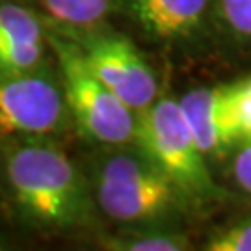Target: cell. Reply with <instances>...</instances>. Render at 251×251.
Here are the masks:
<instances>
[{
	"label": "cell",
	"mask_w": 251,
	"mask_h": 251,
	"mask_svg": "<svg viewBox=\"0 0 251 251\" xmlns=\"http://www.w3.org/2000/svg\"><path fill=\"white\" fill-rule=\"evenodd\" d=\"M6 175L15 203L30 222L52 229L91 224L93 203L86 179L56 145L34 142L9 149Z\"/></svg>",
	"instance_id": "1"
},
{
	"label": "cell",
	"mask_w": 251,
	"mask_h": 251,
	"mask_svg": "<svg viewBox=\"0 0 251 251\" xmlns=\"http://www.w3.org/2000/svg\"><path fill=\"white\" fill-rule=\"evenodd\" d=\"M138 147L160 168L180 194L194 199L214 196V180L177 100L164 97L136 114Z\"/></svg>",
	"instance_id": "2"
},
{
	"label": "cell",
	"mask_w": 251,
	"mask_h": 251,
	"mask_svg": "<svg viewBox=\"0 0 251 251\" xmlns=\"http://www.w3.org/2000/svg\"><path fill=\"white\" fill-rule=\"evenodd\" d=\"M93 190L100 210L123 224L162 218L173 208L180 194L142 149L102 158L95 170Z\"/></svg>",
	"instance_id": "3"
},
{
	"label": "cell",
	"mask_w": 251,
	"mask_h": 251,
	"mask_svg": "<svg viewBox=\"0 0 251 251\" xmlns=\"http://www.w3.org/2000/svg\"><path fill=\"white\" fill-rule=\"evenodd\" d=\"M62 69L65 102L84 136L104 145H125L136 138V112L93 73L80 45L50 37Z\"/></svg>",
	"instance_id": "4"
},
{
	"label": "cell",
	"mask_w": 251,
	"mask_h": 251,
	"mask_svg": "<svg viewBox=\"0 0 251 251\" xmlns=\"http://www.w3.org/2000/svg\"><path fill=\"white\" fill-rule=\"evenodd\" d=\"M63 88L47 71H0V132L45 136L67 123Z\"/></svg>",
	"instance_id": "5"
},
{
	"label": "cell",
	"mask_w": 251,
	"mask_h": 251,
	"mask_svg": "<svg viewBox=\"0 0 251 251\" xmlns=\"http://www.w3.org/2000/svg\"><path fill=\"white\" fill-rule=\"evenodd\" d=\"M80 49L93 73L136 114L156 100V76L130 39L121 34L95 36Z\"/></svg>",
	"instance_id": "6"
},
{
	"label": "cell",
	"mask_w": 251,
	"mask_h": 251,
	"mask_svg": "<svg viewBox=\"0 0 251 251\" xmlns=\"http://www.w3.org/2000/svg\"><path fill=\"white\" fill-rule=\"evenodd\" d=\"M180 110L205 156H227L240 142L229 86L196 88L182 95Z\"/></svg>",
	"instance_id": "7"
},
{
	"label": "cell",
	"mask_w": 251,
	"mask_h": 251,
	"mask_svg": "<svg viewBox=\"0 0 251 251\" xmlns=\"http://www.w3.org/2000/svg\"><path fill=\"white\" fill-rule=\"evenodd\" d=\"M136 25L158 41H182L205 25L212 0H125Z\"/></svg>",
	"instance_id": "8"
},
{
	"label": "cell",
	"mask_w": 251,
	"mask_h": 251,
	"mask_svg": "<svg viewBox=\"0 0 251 251\" xmlns=\"http://www.w3.org/2000/svg\"><path fill=\"white\" fill-rule=\"evenodd\" d=\"M43 37L37 15L15 2L0 4V45L15 41H37Z\"/></svg>",
	"instance_id": "9"
},
{
	"label": "cell",
	"mask_w": 251,
	"mask_h": 251,
	"mask_svg": "<svg viewBox=\"0 0 251 251\" xmlns=\"http://www.w3.org/2000/svg\"><path fill=\"white\" fill-rule=\"evenodd\" d=\"M49 15L67 26H90L106 15L110 0H45Z\"/></svg>",
	"instance_id": "10"
},
{
	"label": "cell",
	"mask_w": 251,
	"mask_h": 251,
	"mask_svg": "<svg viewBox=\"0 0 251 251\" xmlns=\"http://www.w3.org/2000/svg\"><path fill=\"white\" fill-rule=\"evenodd\" d=\"M45 56L43 39L37 41H15L0 45V71L28 73L39 69Z\"/></svg>",
	"instance_id": "11"
},
{
	"label": "cell",
	"mask_w": 251,
	"mask_h": 251,
	"mask_svg": "<svg viewBox=\"0 0 251 251\" xmlns=\"http://www.w3.org/2000/svg\"><path fill=\"white\" fill-rule=\"evenodd\" d=\"M104 248L117 251H180L188 250V240L180 234L149 233L128 234L121 238H112L104 242Z\"/></svg>",
	"instance_id": "12"
},
{
	"label": "cell",
	"mask_w": 251,
	"mask_h": 251,
	"mask_svg": "<svg viewBox=\"0 0 251 251\" xmlns=\"http://www.w3.org/2000/svg\"><path fill=\"white\" fill-rule=\"evenodd\" d=\"M218 17L224 28L240 41H251V0H218Z\"/></svg>",
	"instance_id": "13"
},
{
	"label": "cell",
	"mask_w": 251,
	"mask_h": 251,
	"mask_svg": "<svg viewBox=\"0 0 251 251\" xmlns=\"http://www.w3.org/2000/svg\"><path fill=\"white\" fill-rule=\"evenodd\" d=\"M206 250L210 251H251V218L229 225L227 229L214 234Z\"/></svg>",
	"instance_id": "14"
},
{
	"label": "cell",
	"mask_w": 251,
	"mask_h": 251,
	"mask_svg": "<svg viewBox=\"0 0 251 251\" xmlns=\"http://www.w3.org/2000/svg\"><path fill=\"white\" fill-rule=\"evenodd\" d=\"M231 110L240 140L251 136V76L229 86Z\"/></svg>",
	"instance_id": "15"
},
{
	"label": "cell",
	"mask_w": 251,
	"mask_h": 251,
	"mask_svg": "<svg viewBox=\"0 0 251 251\" xmlns=\"http://www.w3.org/2000/svg\"><path fill=\"white\" fill-rule=\"evenodd\" d=\"M231 171H233L236 184L244 192L251 194V136L240 140L238 145L234 147Z\"/></svg>",
	"instance_id": "16"
},
{
	"label": "cell",
	"mask_w": 251,
	"mask_h": 251,
	"mask_svg": "<svg viewBox=\"0 0 251 251\" xmlns=\"http://www.w3.org/2000/svg\"><path fill=\"white\" fill-rule=\"evenodd\" d=\"M0 250H2V244H0Z\"/></svg>",
	"instance_id": "17"
}]
</instances>
